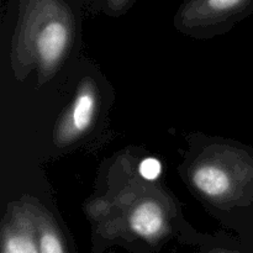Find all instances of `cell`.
Wrapping results in <instances>:
<instances>
[{"label": "cell", "mask_w": 253, "mask_h": 253, "mask_svg": "<svg viewBox=\"0 0 253 253\" xmlns=\"http://www.w3.org/2000/svg\"><path fill=\"white\" fill-rule=\"evenodd\" d=\"M189 182L211 204L234 207L253 192V158L232 146H210L190 166Z\"/></svg>", "instance_id": "3"}, {"label": "cell", "mask_w": 253, "mask_h": 253, "mask_svg": "<svg viewBox=\"0 0 253 253\" xmlns=\"http://www.w3.org/2000/svg\"><path fill=\"white\" fill-rule=\"evenodd\" d=\"M77 0H11L14 11L10 63L22 81L36 71L39 84L53 78L73 46Z\"/></svg>", "instance_id": "1"}, {"label": "cell", "mask_w": 253, "mask_h": 253, "mask_svg": "<svg viewBox=\"0 0 253 253\" xmlns=\"http://www.w3.org/2000/svg\"><path fill=\"white\" fill-rule=\"evenodd\" d=\"M252 11L253 0H185L175 14L174 25L185 34H214Z\"/></svg>", "instance_id": "4"}, {"label": "cell", "mask_w": 253, "mask_h": 253, "mask_svg": "<svg viewBox=\"0 0 253 253\" xmlns=\"http://www.w3.org/2000/svg\"><path fill=\"white\" fill-rule=\"evenodd\" d=\"M34 204L40 253H67L63 237L53 216L42 205Z\"/></svg>", "instance_id": "7"}, {"label": "cell", "mask_w": 253, "mask_h": 253, "mask_svg": "<svg viewBox=\"0 0 253 253\" xmlns=\"http://www.w3.org/2000/svg\"><path fill=\"white\" fill-rule=\"evenodd\" d=\"M160 163L156 160H146L141 165V174L145 178H156L160 174Z\"/></svg>", "instance_id": "9"}, {"label": "cell", "mask_w": 253, "mask_h": 253, "mask_svg": "<svg viewBox=\"0 0 253 253\" xmlns=\"http://www.w3.org/2000/svg\"><path fill=\"white\" fill-rule=\"evenodd\" d=\"M1 253H40L32 202L7 205L1 227Z\"/></svg>", "instance_id": "6"}, {"label": "cell", "mask_w": 253, "mask_h": 253, "mask_svg": "<svg viewBox=\"0 0 253 253\" xmlns=\"http://www.w3.org/2000/svg\"><path fill=\"white\" fill-rule=\"evenodd\" d=\"M99 105L98 85L90 77H86L79 83L73 100L54 126L52 135L54 145L63 148L83 138L93 127Z\"/></svg>", "instance_id": "5"}, {"label": "cell", "mask_w": 253, "mask_h": 253, "mask_svg": "<svg viewBox=\"0 0 253 253\" xmlns=\"http://www.w3.org/2000/svg\"><path fill=\"white\" fill-rule=\"evenodd\" d=\"M88 210L104 237L140 239L148 244H156L169 234L174 215L169 198L161 189L142 183L95 199Z\"/></svg>", "instance_id": "2"}, {"label": "cell", "mask_w": 253, "mask_h": 253, "mask_svg": "<svg viewBox=\"0 0 253 253\" xmlns=\"http://www.w3.org/2000/svg\"><path fill=\"white\" fill-rule=\"evenodd\" d=\"M212 253H229V252H221V251H215V252H212Z\"/></svg>", "instance_id": "10"}, {"label": "cell", "mask_w": 253, "mask_h": 253, "mask_svg": "<svg viewBox=\"0 0 253 253\" xmlns=\"http://www.w3.org/2000/svg\"><path fill=\"white\" fill-rule=\"evenodd\" d=\"M135 0H99L98 5L101 11L111 16L124 15L133 5Z\"/></svg>", "instance_id": "8"}]
</instances>
